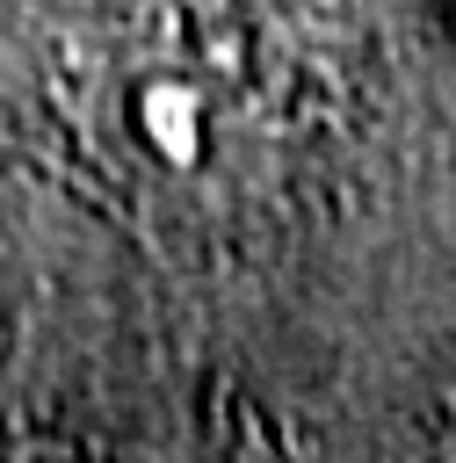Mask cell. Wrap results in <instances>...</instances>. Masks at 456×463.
<instances>
[]
</instances>
